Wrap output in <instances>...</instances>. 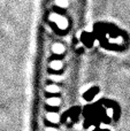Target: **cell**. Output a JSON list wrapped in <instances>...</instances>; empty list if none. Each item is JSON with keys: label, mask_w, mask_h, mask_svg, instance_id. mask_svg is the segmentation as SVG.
I'll use <instances>...</instances> for the list:
<instances>
[{"label": "cell", "mask_w": 130, "mask_h": 131, "mask_svg": "<svg viewBox=\"0 0 130 131\" xmlns=\"http://www.w3.org/2000/svg\"><path fill=\"white\" fill-rule=\"evenodd\" d=\"M50 18L52 21H54V22H57L58 27H59L60 29H66V28L68 27V22H67V20L64 17H62L61 15H59V14H51Z\"/></svg>", "instance_id": "cell-1"}, {"label": "cell", "mask_w": 130, "mask_h": 131, "mask_svg": "<svg viewBox=\"0 0 130 131\" xmlns=\"http://www.w3.org/2000/svg\"><path fill=\"white\" fill-rule=\"evenodd\" d=\"M52 51L55 53V54H62V53L64 52V46L62 45V44H54V45L52 46Z\"/></svg>", "instance_id": "cell-2"}, {"label": "cell", "mask_w": 130, "mask_h": 131, "mask_svg": "<svg viewBox=\"0 0 130 131\" xmlns=\"http://www.w3.org/2000/svg\"><path fill=\"white\" fill-rule=\"evenodd\" d=\"M46 117H47V120L50 121V122L52 123H58L59 122V115L55 113H48L47 115H46Z\"/></svg>", "instance_id": "cell-3"}, {"label": "cell", "mask_w": 130, "mask_h": 131, "mask_svg": "<svg viewBox=\"0 0 130 131\" xmlns=\"http://www.w3.org/2000/svg\"><path fill=\"white\" fill-rule=\"evenodd\" d=\"M47 104L50 105V106H59L60 99L59 98H50V99H47Z\"/></svg>", "instance_id": "cell-4"}, {"label": "cell", "mask_w": 130, "mask_h": 131, "mask_svg": "<svg viewBox=\"0 0 130 131\" xmlns=\"http://www.w3.org/2000/svg\"><path fill=\"white\" fill-rule=\"evenodd\" d=\"M51 68L54 70H60L62 68V62L61 61H52L51 62Z\"/></svg>", "instance_id": "cell-5"}, {"label": "cell", "mask_w": 130, "mask_h": 131, "mask_svg": "<svg viewBox=\"0 0 130 131\" xmlns=\"http://www.w3.org/2000/svg\"><path fill=\"white\" fill-rule=\"evenodd\" d=\"M55 5L62 8H66L68 6V0H55Z\"/></svg>", "instance_id": "cell-6"}, {"label": "cell", "mask_w": 130, "mask_h": 131, "mask_svg": "<svg viewBox=\"0 0 130 131\" xmlns=\"http://www.w3.org/2000/svg\"><path fill=\"white\" fill-rule=\"evenodd\" d=\"M46 91H47V92H59L60 89L58 88L57 85H48L47 88H46Z\"/></svg>", "instance_id": "cell-7"}, {"label": "cell", "mask_w": 130, "mask_h": 131, "mask_svg": "<svg viewBox=\"0 0 130 131\" xmlns=\"http://www.w3.org/2000/svg\"><path fill=\"white\" fill-rule=\"evenodd\" d=\"M112 112H113L112 109H107V115H108V116H112V115H113Z\"/></svg>", "instance_id": "cell-8"}, {"label": "cell", "mask_w": 130, "mask_h": 131, "mask_svg": "<svg viewBox=\"0 0 130 131\" xmlns=\"http://www.w3.org/2000/svg\"><path fill=\"white\" fill-rule=\"evenodd\" d=\"M46 131H58V130L57 129H53V128H47Z\"/></svg>", "instance_id": "cell-9"}]
</instances>
